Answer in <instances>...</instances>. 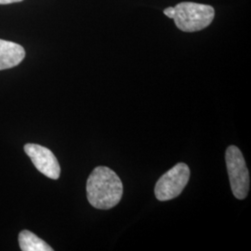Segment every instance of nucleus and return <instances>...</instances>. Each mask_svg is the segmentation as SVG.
Masks as SVG:
<instances>
[{
  "label": "nucleus",
  "mask_w": 251,
  "mask_h": 251,
  "mask_svg": "<svg viewBox=\"0 0 251 251\" xmlns=\"http://www.w3.org/2000/svg\"><path fill=\"white\" fill-rule=\"evenodd\" d=\"M123 196V184L117 173L107 167H97L87 181V197L90 205L98 209L117 206Z\"/></svg>",
  "instance_id": "f257e3e1"
},
{
  "label": "nucleus",
  "mask_w": 251,
  "mask_h": 251,
  "mask_svg": "<svg viewBox=\"0 0 251 251\" xmlns=\"http://www.w3.org/2000/svg\"><path fill=\"white\" fill-rule=\"evenodd\" d=\"M19 245L23 251H53L44 240L27 230L22 231L19 234Z\"/></svg>",
  "instance_id": "0eeeda50"
},
{
  "label": "nucleus",
  "mask_w": 251,
  "mask_h": 251,
  "mask_svg": "<svg viewBox=\"0 0 251 251\" xmlns=\"http://www.w3.org/2000/svg\"><path fill=\"white\" fill-rule=\"evenodd\" d=\"M164 14L169 18L173 19L175 15V9L173 7L167 8V9H164Z\"/></svg>",
  "instance_id": "6e6552de"
},
{
  "label": "nucleus",
  "mask_w": 251,
  "mask_h": 251,
  "mask_svg": "<svg viewBox=\"0 0 251 251\" xmlns=\"http://www.w3.org/2000/svg\"><path fill=\"white\" fill-rule=\"evenodd\" d=\"M25 152L37 171L50 179H59L61 174L60 164L50 149L38 144H27L25 146Z\"/></svg>",
  "instance_id": "39448f33"
},
{
  "label": "nucleus",
  "mask_w": 251,
  "mask_h": 251,
  "mask_svg": "<svg viewBox=\"0 0 251 251\" xmlns=\"http://www.w3.org/2000/svg\"><path fill=\"white\" fill-rule=\"evenodd\" d=\"M23 0H0V5H7V4H11V3H17L21 2Z\"/></svg>",
  "instance_id": "1a4fd4ad"
},
{
  "label": "nucleus",
  "mask_w": 251,
  "mask_h": 251,
  "mask_svg": "<svg viewBox=\"0 0 251 251\" xmlns=\"http://www.w3.org/2000/svg\"><path fill=\"white\" fill-rule=\"evenodd\" d=\"M25 57V49L17 43L0 39V70L17 66Z\"/></svg>",
  "instance_id": "423d86ee"
},
{
  "label": "nucleus",
  "mask_w": 251,
  "mask_h": 251,
  "mask_svg": "<svg viewBox=\"0 0 251 251\" xmlns=\"http://www.w3.org/2000/svg\"><path fill=\"white\" fill-rule=\"evenodd\" d=\"M225 159L233 196L240 200L245 199L250 191L251 179L242 152L231 145L226 150Z\"/></svg>",
  "instance_id": "7ed1b4c3"
},
{
  "label": "nucleus",
  "mask_w": 251,
  "mask_h": 251,
  "mask_svg": "<svg viewBox=\"0 0 251 251\" xmlns=\"http://www.w3.org/2000/svg\"><path fill=\"white\" fill-rule=\"evenodd\" d=\"M176 26L182 32H198L208 26L215 17V10L208 5L181 2L174 7Z\"/></svg>",
  "instance_id": "f03ea898"
},
{
  "label": "nucleus",
  "mask_w": 251,
  "mask_h": 251,
  "mask_svg": "<svg viewBox=\"0 0 251 251\" xmlns=\"http://www.w3.org/2000/svg\"><path fill=\"white\" fill-rule=\"evenodd\" d=\"M190 169L184 163H179L162 175L154 188L155 198L159 201H169L181 194L188 183Z\"/></svg>",
  "instance_id": "20e7f679"
}]
</instances>
